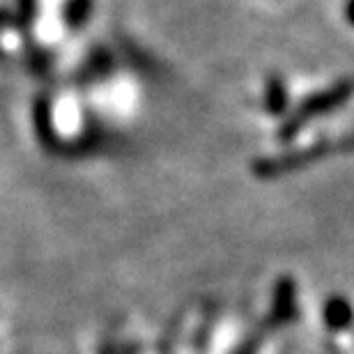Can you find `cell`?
I'll use <instances>...</instances> for the list:
<instances>
[{
	"label": "cell",
	"mask_w": 354,
	"mask_h": 354,
	"mask_svg": "<svg viewBox=\"0 0 354 354\" xmlns=\"http://www.w3.org/2000/svg\"><path fill=\"white\" fill-rule=\"evenodd\" d=\"M352 97H354V79L336 81L334 86L306 97L297 109L290 111L286 120H283V124L279 127L276 136H279L281 143H290V140L297 138V133L304 129V124H306L308 120L329 115V113H334L336 109H341L343 104H348Z\"/></svg>",
	"instance_id": "2"
},
{
	"label": "cell",
	"mask_w": 354,
	"mask_h": 354,
	"mask_svg": "<svg viewBox=\"0 0 354 354\" xmlns=\"http://www.w3.org/2000/svg\"><path fill=\"white\" fill-rule=\"evenodd\" d=\"M322 320L331 331H345L354 324V308L352 304L341 295H334L324 301L322 306Z\"/></svg>",
	"instance_id": "4"
},
{
	"label": "cell",
	"mask_w": 354,
	"mask_h": 354,
	"mask_svg": "<svg viewBox=\"0 0 354 354\" xmlns=\"http://www.w3.org/2000/svg\"><path fill=\"white\" fill-rule=\"evenodd\" d=\"M258 345H260V336H253V338H249V341L242 345V348H237L235 354H256Z\"/></svg>",
	"instance_id": "6"
},
{
	"label": "cell",
	"mask_w": 354,
	"mask_h": 354,
	"mask_svg": "<svg viewBox=\"0 0 354 354\" xmlns=\"http://www.w3.org/2000/svg\"><path fill=\"white\" fill-rule=\"evenodd\" d=\"M345 21H348L350 26H354V0L345 3Z\"/></svg>",
	"instance_id": "7"
},
{
	"label": "cell",
	"mask_w": 354,
	"mask_h": 354,
	"mask_svg": "<svg viewBox=\"0 0 354 354\" xmlns=\"http://www.w3.org/2000/svg\"><path fill=\"white\" fill-rule=\"evenodd\" d=\"M292 320H297V283L292 276H281L274 283L267 327H283V324H290Z\"/></svg>",
	"instance_id": "3"
},
{
	"label": "cell",
	"mask_w": 354,
	"mask_h": 354,
	"mask_svg": "<svg viewBox=\"0 0 354 354\" xmlns=\"http://www.w3.org/2000/svg\"><path fill=\"white\" fill-rule=\"evenodd\" d=\"M263 104H265V111L269 113V115H288L290 97H288V88H286L283 76H279V74L267 76Z\"/></svg>",
	"instance_id": "5"
},
{
	"label": "cell",
	"mask_w": 354,
	"mask_h": 354,
	"mask_svg": "<svg viewBox=\"0 0 354 354\" xmlns=\"http://www.w3.org/2000/svg\"><path fill=\"white\" fill-rule=\"evenodd\" d=\"M354 152V133L341 138H329V140H317V143L301 147V150L283 152L276 157H263L256 159L251 166V171L260 180H272V177H281L288 173H297L301 168H308L313 161L334 157V154H348Z\"/></svg>",
	"instance_id": "1"
}]
</instances>
